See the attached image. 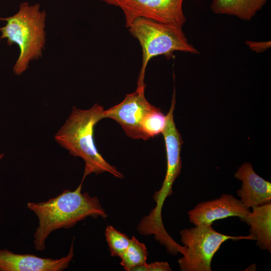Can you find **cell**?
Here are the masks:
<instances>
[{
	"instance_id": "cell-14",
	"label": "cell",
	"mask_w": 271,
	"mask_h": 271,
	"mask_svg": "<svg viewBox=\"0 0 271 271\" xmlns=\"http://www.w3.org/2000/svg\"><path fill=\"white\" fill-rule=\"evenodd\" d=\"M148 255V252L145 244L132 236L130 238L127 248L120 257V264L125 270L133 271L137 267L147 263Z\"/></svg>"
},
{
	"instance_id": "cell-18",
	"label": "cell",
	"mask_w": 271,
	"mask_h": 271,
	"mask_svg": "<svg viewBox=\"0 0 271 271\" xmlns=\"http://www.w3.org/2000/svg\"><path fill=\"white\" fill-rule=\"evenodd\" d=\"M246 44L249 46V48L256 52H262L268 49L270 46V42H246Z\"/></svg>"
},
{
	"instance_id": "cell-4",
	"label": "cell",
	"mask_w": 271,
	"mask_h": 271,
	"mask_svg": "<svg viewBox=\"0 0 271 271\" xmlns=\"http://www.w3.org/2000/svg\"><path fill=\"white\" fill-rule=\"evenodd\" d=\"M126 28L142 49V65L137 84L144 83L147 66L155 57L164 55L169 58L175 51L199 54L189 43L182 28L142 17L133 20Z\"/></svg>"
},
{
	"instance_id": "cell-7",
	"label": "cell",
	"mask_w": 271,
	"mask_h": 271,
	"mask_svg": "<svg viewBox=\"0 0 271 271\" xmlns=\"http://www.w3.org/2000/svg\"><path fill=\"white\" fill-rule=\"evenodd\" d=\"M123 12L127 27L134 19L142 17L182 28L186 18L184 0H101Z\"/></svg>"
},
{
	"instance_id": "cell-2",
	"label": "cell",
	"mask_w": 271,
	"mask_h": 271,
	"mask_svg": "<svg viewBox=\"0 0 271 271\" xmlns=\"http://www.w3.org/2000/svg\"><path fill=\"white\" fill-rule=\"evenodd\" d=\"M105 109L98 103L88 109L74 106L64 124L54 136L62 147L75 157L81 158L85 163L83 176L94 173L96 175L107 172L122 179L123 174L109 164L97 150L94 142V128L105 118Z\"/></svg>"
},
{
	"instance_id": "cell-12",
	"label": "cell",
	"mask_w": 271,
	"mask_h": 271,
	"mask_svg": "<svg viewBox=\"0 0 271 271\" xmlns=\"http://www.w3.org/2000/svg\"><path fill=\"white\" fill-rule=\"evenodd\" d=\"M241 221L250 226V239L260 249L271 252V203L253 207Z\"/></svg>"
},
{
	"instance_id": "cell-13",
	"label": "cell",
	"mask_w": 271,
	"mask_h": 271,
	"mask_svg": "<svg viewBox=\"0 0 271 271\" xmlns=\"http://www.w3.org/2000/svg\"><path fill=\"white\" fill-rule=\"evenodd\" d=\"M267 0H213L210 9L218 15L235 16L244 21L251 20L265 6Z\"/></svg>"
},
{
	"instance_id": "cell-3",
	"label": "cell",
	"mask_w": 271,
	"mask_h": 271,
	"mask_svg": "<svg viewBox=\"0 0 271 271\" xmlns=\"http://www.w3.org/2000/svg\"><path fill=\"white\" fill-rule=\"evenodd\" d=\"M46 15L39 4L23 2L14 15L0 18L7 22L0 28V38L7 39L9 45L16 44L20 48L19 56L13 67L16 75L23 74L30 61L41 57L46 42Z\"/></svg>"
},
{
	"instance_id": "cell-19",
	"label": "cell",
	"mask_w": 271,
	"mask_h": 271,
	"mask_svg": "<svg viewBox=\"0 0 271 271\" xmlns=\"http://www.w3.org/2000/svg\"><path fill=\"white\" fill-rule=\"evenodd\" d=\"M4 156V154H0V160H1Z\"/></svg>"
},
{
	"instance_id": "cell-10",
	"label": "cell",
	"mask_w": 271,
	"mask_h": 271,
	"mask_svg": "<svg viewBox=\"0 0 271 271\" xmlns=\"http://www.w3.org/2000/svg\"><path fill=\"white\" fill-rule=\"evenodd\" d=\"M73 257V240L67 255L57 259L0 249V271H62L68 267Z\"/></svg>"
},
{
	"instance_id": "cell-6",
	"label": "cell",
	"mask_w": 271,
	"mask_h": 271,
	"mask_svg": "<svg viewBox=\"0 0 271 271\" xmlns=\"http://www.w3.org/2000/svg\"><path fill=\"white\" fill-rule=\"evenodd\" d=\"M186 248L178 260L181 271H211V261L221 244L228 239H250L249 236H233L215 231L211 225L200 224L180 232Z\"/></svg>"
},
{
	"instance_id": "cell-17",
	"label": "cell",
	"mask_w": 271,
	"mask_h": 271,
	"mask_svg": "<svg viewBox=\"0 0 271 271\" xmlns=\"http://www.w3.org/2000/svg\"><path fill=\"white\" fill-rule=\"evenodd\" d=\"M169 264L167 261H156L149 264L146 263L137 267L133 271H171Z\"/></svg>"
},
{
	"instance_id": "cell-15",
	"label": "cell",
	"mask_w": 271,
	"mask_h": 271,
	"mask_svg": "<svg viewBox=\"0 0 271 271\" xmlns=\"http://www.w3.org/2000/svg\"><path fill=\"white\" fill-rule=\"evenodd\" d=\"M166 123V115H164L159 108L155 106L146 115L141 122L143 140L146 141L162 133Z\"/></svg>"
},
{
	"instance_id": "cell-16",
	"label": "cell",
	"mask_w": 271,
	"mask_h": 271,
	"mask_svg": "<svg viewBox=\"0 0 271 271\" xmlns=\"http://www.w3.org/2000/svg\"><path fill=\"white\" fill-rule=\"evenodd\" d=\"M105 235L111 255L120 257L127 248L130 238L111 225L106 228Z\"/></svg>"
},
{
	"instance_id": "cell-11",
	"label": "cell",
	"mask_w": 271,
	"mask_h": 271,
	"mask_svg": "<svg viewBox=\"0 0 271 271\" xmlns=\"http://www.w3.org/2000/svg\"><path fill=\"white\" fill-rule=\"evenodd\" d=\"M234 177L242 181L241 187L237 191V194L246 207L270 203L271 183L257 175L250 163L242 164Z\"/></svg>"
},
{
	"instance_id": "cell-1",
	"label": "cell",
	"mask_w": 271,
	"mask_h": 271,
	"mask_svg": "<svg viewBox=\"0 0 271 271\" xmlns=\"http://www.w3.org/2000/svg\"><path fill=\"white\" fill-rule=\"evenodd\" d=\"M85 177L83 176L80 184L74 191L66 189L47 201L28 203L27 207L36 215L39 220L33 236L36 250L43 251L46 249V239L54 231L70 228L88 217H107L97 197H91L87 192L82 193Z\"/></svg>"
},
{
	"instance_id": "cell-9",
	"label": "cell",
	"mask_w": 271,
	"mask_h": 271,
	"mask_svg": "<svg viewBox=\"0 0 271 271\" xmlns=\"http://www.w3.org/2000/svg\"><path fill=\"white\" fill-rule=\"evenodd\" d=\"M251 212L240 200L223 194L219 198L202 202L188 212L191 223L195 226L209 224L219 219L238 217L242 220Z\"/></svg>"
},
{
	"instance_id": "cell-5",
	"label": "cell",
	"mask_w": 271,
	"mask_h": 271,
	"mask_svg": "<svg viewBox=\"0 0 271 271\" xmlns=\"http://www.w3.org/2000/svg\"><path fill=\"white\" fill-rule=\"evenodd\" d=\"M175 104V91H174L171 107L166 115V125L162 133L167 156L165 177L160 189L155 192L153 195L155 207L141 220L142 225L145 229L153 232L161 231L164 228L162 218V208L166 199L173 194V183L181 173L182 169L181 152L183 141L174 120Z\"/></svg>"
},
{
	"instance_id": "cell-8",
	"label": "cell",
	"mask_w": 271,
	"mask_h": 271,
	"mask_svg": "<svg viewBox=\"0 0 271 271\" xmlns=\"http://www.w3.org/2000/svg\"><path fill=\"white\" fill-rule=\"evenodd\" d=\"M146 84L137 85L133 93L127 94L118 104L105 110L104 117L113 119L122 128L125 134L132 139H142L141 122L155 106L147 99Z\"/></svg>"
}]
</instances>
